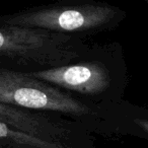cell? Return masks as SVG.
I'll use <instances>...</instances> for the list:
<instances>
[{"label":"cell","instance_id":"1","mask_svg":"<svg viewBox=\"0 0 148 148\" xmlns=\"http://www.w3.org/2000/svg\"><path fill=\"white\" fill-rule=\"evenodd\" d=\"M80 50L77 41L63 33L6 25L0 27V58L17 63L58 67L73 61Z\"/></svg>","mask_w":148,"mask_h":148},{"label":"cell","instance_id":"2","mask_svg":"<svg viewBox=\"0 0 148 148\" xmlns=\"http://www.w3.org/2000/svg\"><path fill=\"white\" fill-rule=\"evenodd\" d=\"M0 103L25 109L86 115L90 109L29 73L0 69Z\"/></svg>","mask_w":148,"mask_h":148},{"label":"cell","instance_id":"3","mask_svg":"<svg viewBox=\"0 0 148 148\" xmlns=\"http://www.w3.org/2000/svg\"><path fill=\"white\" fill-rule=\"evenodd\" d=\"M117 8L106 5L50 7L3 17L6 25L42 29L57 33L82 32L105 27L117 16Z\"/></svg>","mask_w":148,"mask_h":148},{"label":"cell","instance_id":"4","mask_svg":"<svg viewBox=\"0 0 148 148\" xmlns=\"http://www.w3.org/2000/svg\"><path fill=\"white\" fill-rule=\"evenodd\" d=\"M29 75L47 83L86 95L103 92L111 84L108 69L101 63H79L31 72Z\"/></svg>","mask_w":148,"mask_h":148},{"label":"cell","instance_id":"5","mask_svg":"<svg viewBox=\"0 0 148 148\" xmlns=\"http://www.w3.org/2000/svg\"><path fill=\"white\" fill-rule=\"evenodd\" d=\"M0 122L31 135L56 142L65 140L68 133L60 124L3 103H0Z\"/></svg>","mask_w":148,"mask_h":148},{"label":"cell","instance_id":"6","mask_svg":"<svg viewBox=\"0 0 148 148\" xmlns=\"http://www.w3.org/2000/svg\"><path fill=\"white\" fill-rule=\"evenodd\" d=\"M0 148H70L62 142L31 135L0 122Z\"/></svg>","mask_w":148,"mask_h":148},{"label":"cell","instance_id":"7","mask_svg":"<svg viewBox=\"0 0 148 148\" xmlns=\"http://www.w3.org/2000/svg\"><path fill=\"white\" fill-rule=\"evenodd\" d=\"M135 123L139 126L141 129H143L145 132L148 133V120H143V119H136Z\"/></svg>","mask_w":148,"mask_h":148}]
</instances>
